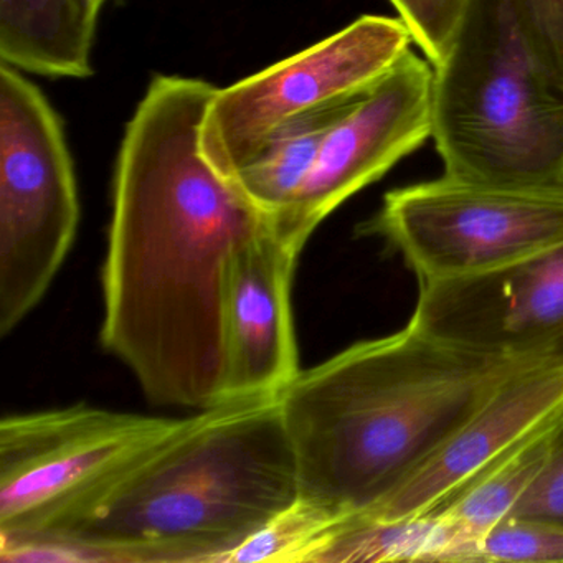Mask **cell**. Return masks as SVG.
<instances>
[{
	"label": "cell",
	"mask_w": 563,
	"mask_h": 563,
	"mask_svg": "<svg viewBox=\"0 0 563 563\" xmlns=\"http://www.w3.org/2000/svg\"><path fill=\"white\" fill-rule=\"evenodd\" d=\"M540 57L563 87V0H516Z\"/></svg>",
	"instance_id": "ffe728a7"
},
{
	"label": "cell",
	"mask_w": 563,
	"mask_h": 563,
	"mask_svg": "<svg viewBox=\"0 0 563 563\" xmlns=\"http://www.w3.org/2000/svg\"><path fill=\"white\" fill-rule=\"evenodd\" d=\"M556 423L424 514L433 526V562L477 563V545L483 537L512 514L542 470Z\"/></svg>",
	"instance_id": "4fadbf2b"
},
{
	"label": "cell",
	"mask_w": 563,
	"mask_h": 563,
	"mask_svg": "<svg viewBox=\"0 0 563 563\" xmlns=\"http://www.w3.org/2000/svg\"><path fill=\"white\" fill-rule=\"evenodd\" d=\"M563 562V523L506 517L477 545V563Z\"/></svg>",
	"instance_id": "e0dca14e"
},
{
	"label": "cell",
	"mask_w": 563,
	"mask_h": 563,
	"mask_svg": "<svg viewBox=\"0 0 563 563\" xmlns=\"http://www.w3.org/2000/svg\"><path fill=\"white\" fill-rule=\"evenodd\" d=\"M87 2L97 14H100L101 8L107 4V0H87Z\"/></svg>",
	"instance_id": "7402d4cb"
},
{
	"label": "cell",
	"mask_w": 563,
	"mask_h": 563,
	"mask_svg": "<svg viewBox=\"0 0 563 563\" xmlns=\"http://www.w3.org/2000/svg\"><path fill=\"white\" fill-rule=\"evenodd\" d=\"M298 497L278 397L236 398L180 418L90 512L34 540L75 543L93 562L223 563Z\"/></svg>",
	"instance_id": "3957f363"
},
{
	"label": "cell",
	"mask_w": 563,
	"mask_h": 563,
	"mask_svg": "<svg viewBox=\"0 0 563 563\" xmlns=\"http://www.w3.org/2000/svg\"><path fill=\"white\" fill-rule=\"evenodd\" d=\"M354 101L299 118L276 131L260 153L233 174L240 189L275 219L305 183L332 124Z\"/></svg>",
	"instance_id": "9a60e30c"
},
{
	"label": "cell",
	"mask_w": 563,
	"mask_h": 563,
	"mask_svg": "<svg viewBox=\"0 0 563 563\" xmlns=\"http://www.w3.org/2000/svg\"><path fill=\"white\" fill-rule=\"evenodd\" d=\"M217 88L156 77L128 124L101 268L100 342L167 407L227 401V296L239 253L275 219L200 146Z\"/></svg>",
	"instance_id": "6da1fadb"
},
{
	"label": "cell",
	"mask_w": 563,
	"mask_h": 563,
	"mask_svg": "<svg viewBox=\"0 0 563 563\" xmlns=\"http://www.w3.org/2000/svg\"><path fill=\"white\" fill-rule=\"evenodd\" d=\"M563 417V357H547L499 390L382 506L362 517L424 516Z\"/></svg>",
	"instance_id": "8fae6325"
},
{
	"label": "cell",
	"mask_w": 563,
	"mask_h": 563,
	"mask_svg": "<svg viewBox=\"0 0 563 563\" xmlns=\"http://www.w3.org/2000/svg\"><path fill=\"white\" fill-rule=\"evenodd\" d=\"M543 358L474 354L407 325L299 372L278 394L299 497L335 519L372 512L500 385Z\"/></svg>",
	"instance_id": "7a4b0ae2"
},
{
	"label": "cell",
	"mask_w": 563,
	"mask_h": 563,
	"mask_svg": "<svg viewBox=\"0 0 563 563\" xmlns=\"http://www.w3.org/2000/svg\"><path fill=\"white\" fill-rule=\"evenodd\" d=\"M97 19L87 0H0L2 64L44 77H90Z\"/></svg>",
	"instance_id": "5bb4252c"
},
{
	"label": "cell",
	"mask_w": 563,
	"mask_h": 563,
	"mask_svg": "<svg viewBox=\"0 0 563 563\" xmlns=\"http://www.w3.org/2000/svg\"><path fill=\"white\" fill-rule=\"evenodd\" d=\"M431 88L430 62L408 51L332 124L305 183L275 217L276 233L302 252L334 210L420 150L433 133Z\"/></svg>",
	"instance_id": "9c48e42d"
},
{
	"label": "cell",
	"mask_w": 563,
	"mask_h": 563,
	"mask_svg": "<svg viewBox=\"0 0 563 563\" xmlns=\"http://www.w3.org/2000/svg\"><path fill=\"white\" fill-rule=\"evenodd\" d=\"M509 517L563 523V417L553 428L542 470Z\"/></svg>",
	"instance_id": "d6986e66"
},
{
	"label": "cell",
	"mask_w": 563,
	"mask_h": 563,
	"mask_svg": "<svg viewBox=\"0 0 563 563\" xmlns=\"http://www.w3.org/2000/svg\"><path fill=\"white\" fill-rule=\"evenodd\" d=\"M404 258L418 282L464 278L563 240V184L496 186L444 176L385 194L361 227Z\"/></svg>",
	"instance_id": "52a82bcc"
},
{
	"label": "cell",
	"mask_w": 563,
	"mask_h": 563,
	"mask_svg": "<svg viewBox=\"0 0 563 563\" xmlns=\"http://www.w3.org/2000/svg\"><path fill=\"white\" fill-rule=\"evenodd\" d=\"M405 22L413 44L431 67L440 64L453 42L467 0H388Z\"/></svg>",
	"instance_id": "ac0fdd59"
},
{
	"label": "cell",
	"mask_w": 563,
	"mask_h": 563,
	"mask_svg": "<svg viewBox=\"0 0 563 563\" xmlns=\"http://www.w3.org/2000/svg\"><path fill=\"white\" fill-rule=\"evenodd\" d=\"M339 520L298 497L235 547L223 563H312L319 547Z\"/></svg>",
	"instance_id": "2e32d148"
},
{
	"label": "cell",
	"mask_w": 563,
	"mask_h": 563,
	"mask_svg": "<svg viewBox=\"0 0 563 563\" xmlns=\"http://www.w3.org/2000/svg\"><path fill=\"white\" fill-rule=\"evenodd\" d=\"M411 44L400 18L362 15L306 51L217 90L200 133L203 156L232 177L286 124L364 97Z\"/></svg>",
	"instance_id": "ba28073f"
},
{
	"label": "cell",
	"mask_w": 563,
	"mask_h": 563,
	"mask_svg": "<svg viewBox=\"0 0 563 563\" xmlns=\"http://www.w3.org/2000/svg\"><path fill=\"white\" fill-rule=\"evenodd\" d=\"M180 418L87 404L0 421V542L54 536L90 512Z\"/></svg>",
	"instance_id": "5b68a950"
},
{
	"label": "cell",
	"mask_w": 563,
	"mask_h": 563,
	"mask_svg": "<svg viewBox=\"0 0 563 563\" xmlns=\"http://www.w3.org/2000/svg\"><path fill=\"white\" fill-rule=\"evenodd\" d=\"M549 357L560 358L563 357V338L559 342L553 344V347L549 351Z\"/></svg>",
	"instance_id": "44dd1931"
},
{
	"label": "cell",
	"mask_w": 563,
	"mask_h": 563,
	"mask_svg": "<svg viewBox=\"0 0 563 563\" xmlns=\"http://www.w3.org/2000/svg\"><path fill=\"white\" fill-rule=\"evenodd\" d=\"M80 223L57 111L21 70L0 67V334L47 295Z\"/></svg>",
	"instance_id": "8992f818"
},
{
	"label": "cell",
	"mask_w": 563,
	"mask_h": 563,
	"mask_svg": "<svg viewBox=\"0 0 563 563\" xmlns=\"http://www.w3.org/2000/svg\"><path fill=\"white\" fill-rule=\"evenodd\" d=\"M299 253L272 230L233 263L227 296V400L278 397L301 372L291 306Z\"/></svg>",
	"instance_id": "7c38bea8"
},
{
	"label": "cell",
	"mask_w": 563,
	"mask_h": 563,
	"mask_svg": "<svg viewBox=\"0 0 563 563\" xmlns=\"http://www.w3.org/2000/svg\"><path fill=\"white\" fill-rule=\"evenodd\" d=\"M444 176L496 186L563 184V87L516 0H467L431 88Z\"/></svg>",
	"instance_id": "277c9868"
},
{
	"label": "cell",
	"mask_w": 563,
	"mask_h": 563,
	"mask_svg": "<svg viewBox=\"0 0 563 563\" xmlns=\"http://www.w3.org/2000/svg\"><path fill=\"white\" fill-rule=\"evenodd\" d=\"M407 325L474 354L549 357L563 338V240L479 275L420 282Z\"/></svg>",
	"instance_id": "30bf717a"
}]
</instances>
